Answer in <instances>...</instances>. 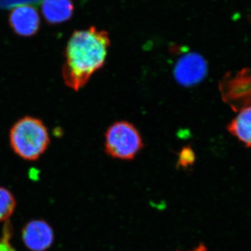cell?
<instances>
[{
	"label": "cell",
	"mask_w": 251,
	"mask_h": 251,
	"mask_svg": "<svg viewBox=\"0 0 251 251\" xmlns=\"http://www.w3.org/2000/svg\"><path fill=\"white\" fill-rule=\"evenodd\" d=\"M11 27L18 35L30 36L35 34L40 26V18L34 7L28 5L17 6L9 16Z\"/></svg>",
	"instance_id": "obj_6"
},
{
	"label": "cell",
	"mask_w": 251,
	"mask_h": 251,
	"mask_svg": "<svg viewBox=\"0 0 251 251\" xmlns=\"http://www.w3.org/2000/svg\"><path fill=\"white\" fill-rule=\"evenodd\" d=\"M143 146L139 132L128 122H116L105 133V152L112 158L133 159Z\"/></svg>",
	"instance_id": "obj_3"
},
{
	"label": "cell",
	"mask_w": 251,
	"mask_h": 251,
	"mask_svg": "<svg viewBox=\"0 0 251 251\" xmlns=\"http://www.w3.org/2000/svg\"><path fill=\"white\" fill-rule=\"evenodd\" d=\"M207 65L202 56L189 53L178 61L175 69V76L177 82L184 86H191L201 82L206 76Z\"/></svg>",
	"instance_id": "obj_4"
},
{
	"label": "cell",
	"mask_w": 251,
	"mask_h": 251,
	"mask_svg": "<svg viewBox=\"0 0 251 251\" xmlns=\"http://www.w3.org/2000/svg\"><path fill=\"white\" fill-rule=\"evenodd\" d=\"M15 207L16 201L12 193L6 188L0 187V221L9 219Z\"/></svg>",
	"instance_id": "obj_9"
},
{
	"label": "cell",
	"mask_w": 251,
	"mask_h": 251,
	"mask_svg": "<svg viewBox=\"0 0 251 251\" xmlns=\"http://www.w3.org/2000/svg\"><path fill=\"white\" fill-rule=\"evenodd\" d=\"M9 140L14 152L27 161L39 159L50 144L49 131L44 122L31 117H23L13 126Z\"/></svg>",
	"instance_id": "obj_2"
},
{
	"label": "cell",
	"mask_w": 251,
	"mask_h": 251,
	"mask_svg": "<svg viewBox=\"0 0 251 251\" xmlns=\"http://www.w3.org/2000/svg\"><path fill=\"white\" fill-rule=\"evenodd\" d=\"M192 251H206V247H204V245H200L199 247L195 249L194 250Z\"/></svg>",
	"instance_id": "obj_11"
},
{
	"label": "cell",
	"mask_w": 251,
	"mask_h": 251,
	"mask_svg": "<svg viewBox=\"0 0 251 251\" xmlns=\"http://www.w3.org/2000/svg\"><path fill=\"white\" fill-rule=\"evenodd\" d=\"M23 239L28 249L32 251H44L52 245L54 235L47 223L33 221L26 225L23 230Z\"/></svg>",
	"instance_id": "obj_5"
},
{
	"label": "cell",
	"mask_w": 251,
	"mask_h": 251,
	"mask_svg": "<svg viewBox=\"0 0 251 251\" xmlns=\"http://www.w3.org/2000/svg\"><path fill=\"white\" fill-rule=\"evenodd\" d=\"M110 46L107 31L91 27L74 31L68 41L62 69L66 85L75 91L82 88L105 64Z\"/></svg>",
	"instance_id": "obj_1"
},
{
	"label": "cell",
	"mask_w": 251,
	"mask_h": 251,
	"mask_svg": "<svg viewBox=\"0 0 251 251\" xmlns=\"http://www.w3.org/2000/svg\"><path fill=\"white\" fill-rule=\"evenodd\" d=\"M0 251H15L9 244L7 237H5L3 240L0 241Z\"/></svg>",
	"instance_id": "obj_10"
},
{
	"label": "cell",
	"mask_w": 251,
	"mask_h": 251,
	"mask_svg": "<svg viewBox=\"0 0 251 251\" xmlns=\"http://www.w3.org/2000/svg\"><path fill=\"white\" fill-rule=\"evenodd\" d=\"M227 130L247 147H251V105L243 108L229 123Z\"/></svg>",
	"instance_id": "obj_8"
},
{
	"label": "cell",
	"mask_w": 251,
	"mask_h": 251,
	"mask_svg": "<svg viewBox=\"0 0 251 251\" xmlns=\"http://www.w3.org/2000/svg\"><path fill=\"white\" fill-rule=\"evenodd\" d=\"M72 0H44L42 13L51 24H58L69 21L74 14Z\"/></svg>",
	"instance_id": "obj_7"
}]
</instances>
